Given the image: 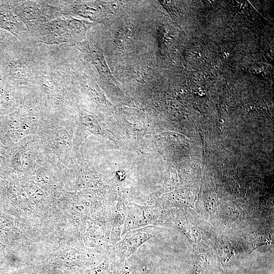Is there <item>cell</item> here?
I'll list each match as a JSON object with an SVG mask.
<instances>
[{"instance_id":"8992f818","label":"cell","mask_w":274,"mask_h":274,"mask_svg":"<svg viewBox=\"0 0 274 274\" xmlns=\"http://www.w3.org/2000/svg\"><path fill=\"white\" fill-rule=\"evenodd\" d=\"M124 221L125 213L124 208L121 201H120L117 204L112 224L110 234V244L111 246H114L120 241Z\"/></svg>"},{"instance_id":"9c48e42d","label":"cell","mask_w":274,"mask_h":274,"mask_svg":"<svg viewBox=\"0 0 274 274\" xmlns=\"http://www.w3.org/2000/svg\"><path fill=\"white\" fill-rule=\"evenodd\" d=\"M133 264L130 260H127L118 274H132Z\"/></svg>"},{"instance_id":"ba28073f","label":"cell","mask_w":274,"mask_h":274,"mask_svg":"<svg viewBox=\"0 0 274 274\" xmlns=\"http://www.w3.org/2000/svg\"><path fill=\"white\" fill-rule=\"evenodd\" d=\"M201 246L196 250L193 274H208L210 268L209 258Z\"/></svg>"},{"instance_id":"6da1fadb","label":"cell","mask_w":274,"mask_h":274,"mask_svg":"<svg viewBox=\"0 0 274 274\" xmlns=\"http://www.w3.org/2000/svg\"><path fill=\"white\" fill-rule=\"evenodd\" d=\"M26 29L37 41L48 44L67 43L77 33L75 20L61 17L41 23L25 24Z\"/></svg>"},{"instance_id":"30bf717a","label":"cell","mask_w":274,"mask_h":274,"mask_svg":"<svg viewBox=\"0 0 274 274\" xmlns=\"http://www.w3.org/2000/svg\"><path fill=\"white\" fill-rule=\"evenodd\" d=\"M5 35L3 31L0 30V41H3L5 39Z\"/></svg>"},{"instance_id":"5b68a950","label":"cell","mask_w":274,"mask_h":274,"mask_svg":"<svg viewBox=\"0 0 274 274\" xmlns=\"http://www.w3.org/2000/svg\"><path fill=\"white\" fill-rule=\"evenodd\" d=\"M25 26L14 15L9 2L0 4V28L21 40L26 30Z\"/></svg>"},{"instance_id":"3957f363","label":"cell","mask_w":274,"mask_h":274,"mask_svg":"<svg viewBox=\"0 0 274 274\" xmlns=\"http://www.w3.org/2000/svg\"><path fill=\"white\" fill-rule=\"evenodd\" d=\"M165 229L161 226L149 225L126 233L124 238L113 246L116 268L134 254L140 246Z\"/></svg>"},{"instance_id":"277c9868","label":"cell","mask_w":274,"mask_h":274,"mask_svg":"<svg viewBox=\"0 0 274 274\" xmlns=\"http://www.w3.org/2000/svg\"><path fill=\"white\" fill-rule=\"evenodd\" d=\"M125 221L121 235L132 230L153 225L160 217L162 210L158 206L143 207L134 202L121 200Z\"/></svg>"},{"instance_id":"52a82bcc","label":"cell","mask_w":274,"mask_h":274,"mask_svg":"<svg viewBox=\"0 0 274 274\" xmlns=\"http://www.w3.org/2000/svg\"><path fill=\"white\" fill-rule=\"evenodd\" d=\"M113 246L108 249L103 261L97 266L87 270L89 274H113L116 270Z\"/></svg>"},{"instance_id":"7a4b0ae2","label":"cell","mask_w":274,"mask_h":274,"mask_svg":"<svg viewBox=\"0 0 274 274\" xmlns=\"http://www.w3.org/2000/svg\"><path fill=\"white\" fill-rule=\"evenodd\" d=\"M9 3L14 15L24 25L48 22L64 16L59 7L51 6L46 1H17Z\"/></svg>"}]
</instances>
